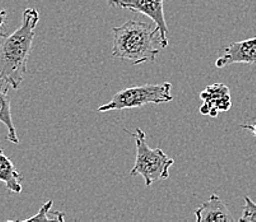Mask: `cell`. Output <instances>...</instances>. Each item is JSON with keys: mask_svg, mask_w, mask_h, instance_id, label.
Listing matches in <instances>:
<instances>
[{"mask_svg": "<svg viewBox=\"0 0 256 222\" xmlns=\"http://www.w3.org/2000/svg\"><path fill=\"white\" fill-rule=\"evenodd\" d=\"M242 129H248L250 132L254 133V135L256 137V121L254 124H241Z\"/></svg>", "mask_w": 256, "mask_h": 222, "instance_id": "13", "label": "cell"}, {"mask_svg": "<svg viewBox=\"0 0 256 222\" xmlns=\"http://www.w3.org/2000/svg\"><path fill=\"white\" fill-rule=\"evenodd\" d=\"M200 99L203 100L200 113L212 118H217L220 113H226L232 106L231 91L223 83L208 86L200 93Z\"/></svg>", "mask_w": 256, "mask_h": 222, "instance_id": "6", "label": "cell"}, {"mask_svg": "<svg viewBox=\"0 0 256 222\" xmlns=\"http://www.w3.org/2000/svg\"><path fill=\"white\" fill-rule=\"evenodd\" d=\"M54 202L52 200H48L45 204L41 207V209L38 211V213L34 214V217H30L28 219H24V221H6V222H60V217L58 214V212H54V217L50 216L51 208H52Z\"/></svg>", "mask_w": 256, "mask_h": 222, "instance_id": "11", "label": "cell"}, {"mask_svg": "<svg viewBox=\"0 0 256 222\" xmlns=\"http://www.w3.org/2000/svg\"><path fill=\"white\" fill-rule=\"evenodd\" d=\"M172 100V85L170 82L158 85L132 86L116 92L108 104L98 107V111L104 113L111 110L136 109L150 104H166Z\"/></svg>", "mask_w": 256, "mask_h": 222, "instance_id": "4", "label": "cell"}, {"mask_svg": "<svg viewBox=\"0 0 256 222\" xmlns=\"http://www.w3.org/2000/svg\"><path fill=\"white\" fill-rule=\"evenodd\" d=\"M58 214H59V217H60V222H65V214L62 213V212H58Z\"/></svg>", "mask_w": 256, "mask_h": 222, "instance_id": "15", "label": "cell"}, {"mask_svg": "<svg viewBox=\"0 0 256 222\" xmlns=\"http://www.w3.org/2000/svg\"><path fill=\"white\" fill-rule=\"evenodd\" d=\"M194 214L195 222H236L230 208L217 194H212Z\"/></svg>", "mask_w": 256, "mask_h": 222, "instance_id": "8", "label": "cell"}, {"mask_svg": "<svg viewBox=\"0 0 256 222\" xmlns=\"http://www.w3.org/2000/svg\"><path fill=\"white\" fill-rule=\"evenodd\" d=\"M132 137L136 143V160L130 175L143 176L146 188H150L158 180L168 179L170 169L174 163V158L166 155L162 148H152L146 143V133L140 128L136 129Z\"/></svg>", "mask_w": 256, "mask_h": 222, "instance_id": "3", "label": "cell"}, {"mask_svg": "<svg viewBox=\"0 0 256 222\" xmlns=\"http://www.w3.org/2000/svg\"><path fill=\"white\" fill-rule=\"evenodd\" d=\"M6 17H8V13H6V11H4V9L0 8V29H2V27L6 25Z\"/></svg>", "mask_w": 256, "mask_h": 222, "instance_id": "14", "label": "cell"}, {"mask_svg": "<svg viewBox=\"0 0 256 222\" xmlns=\"http://www.w3.org/2000/svg\"><path fill=\"white\" fill-rule=\"evenodd\" d=\"M108 3L114 7L138 12L150 17L160 30L164 43L168 44V40H167L168 29H167L166 18H164V0H108Z\"/></svg>", "mask_w": 256, "mask_h": 222, "instance_id": "5", "label": "cell"}, {"mask_svg": "<svg viewBox=\"0 0 256 222\" xmlns=\"http://www.w3.org/2000/svg\"><path fill=\"white\" fill-rule=\"evenodd\" d=\"M9 86H3L0 87V123H3L8 129V139L9 142L14 144H20V138L17 135L13 118H12V106L10 99L8 96Z\"/></svg>", "mask_w": 256, "mask_h": 222, "instance_id": "10", "label": "cell"}, {"mask_svg": "<svg viewBox=\"0 0 256 222\" xmlns=\"http://www.w3.org/2000/svg\"><path fill=\"white\" fill-rule=\"evenodd\" d=\"M22 180L23 176L16 169L14 163L10 158L0 149V181L6 184V189L12 193H22Z\"/></svg>", "mask_w": 256, "mask_h": 222, "instance_id": "9", "label": "cell"}, {"mask_svg": "<svg viewBox=\"0 0 256 222\" xmlns=\"http://www.w3.org/2000/svg\"><path fill=\"white\" fill-rule=\"evenodd\" d=\"M38 21V11L27 8L23 12L20 29L10 35L0 34V87L9 86L18 90L22 85L28 72V60Z\"/></svg>", "mask_w": 256, "mask_h": 222, "instance_id": "1", "label": "cell"}, {"mask_svg": "<svg viewBox=\"0 0 256 222\" xmlns=\"http://www.w3.org/2000/svg\"><path fill=\"white\" fill-rule=\"evenodd\" d=\"M238 222H256V203L250 197H245V207Z\"/></svg>", "mask_w": 256, "mask_h": 222, "instance_id": "12", "label": "cell"}, {"mask_svg": "<svg viewBox=\"0 0 256 222\" xmlns=\"http://www.w3.org/2000/svg\"><path fill=\"white\" fill-rule=\"evenodd\" d=\"M256 64V37L231 43L226 48L224 54L216 62L217 68L231 64Z\"/></svg>", "mask_w": 256, "mask_h": 222, "instance_id": "7", "label": "cell"}, {"mask_svg": "<svg viewBox=\"0 0 256 222\" xmlns=\"http://www.w3.org/2000/svg\"><path fill=\"white\" fill-rule=\"evenodd\" d=\"M112 34L114 57L129 60L134 65L154 62L160 50L168 46L157 26L142 21H128L114 27Z\"/></svg>", "mask_w": 256, "mask_h": 222, "instance_id": "2", "label": "cell"}]
</instances>
